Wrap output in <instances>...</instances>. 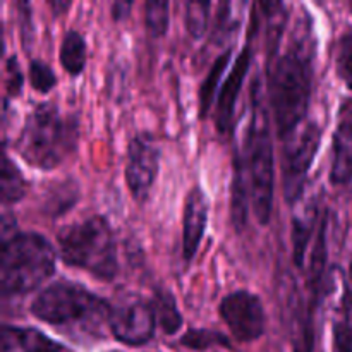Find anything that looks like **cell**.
Returning a JSON list of instances; mask_svg holds the SVG:
<instances>
[{"label": "cell", "instance_id": "obj_1", "mask_svg": "<svg viewBox=\"0 0 352 352\" xmlns=\"http://www.w3.org/2000/svg\"><path fill=\"white\" fill-rule=\"evenodd\" d=\"M316 38L308 12L298 17L282 54L268 72V95L278 138L298 129L308 116L315 79ZM272 57V58H274Z\"/></svg>", "mask_w": 352, "mask_h": 352}, {"label": "cell", "instance_id": "obj_2", "mask_svg": "<svg viewBox=\"0 0 352 352\" xmlns=\"http://www.w3.org/2000/svg\"><path fill=\"white\" fill-rule=\"evenodd\" d=\"M112 305L76 282L58 280L45 287L31 302L36 320L67 333V336L98 337L110 329Z\"/></svg>", "mask_w": 352, "mask_h": 352}, {"label": "cell", "instance_id": "obj_3", "mask_svg": "<svg viewBox=\"0 0 352 352\" xmlns=\"http://www.w3.org/2000/svg\"><path fill=\"white\" fill-rule=\"evenodd\" d=\"M260 82L254 79L251 89L250 124L244 133V148H237L243 157L251 192V208L260 226H268L274 212L275 151L268 113L260 98Z\"/></svg>", "mask_w": 352, "mask_h": 352}, {"label": "cell", "instance_id": "obj_4", "mask_svg": "<svg viewBox=\"0 0 352 352\" xmlns=\"http://www.w3.org/2000/svg\"><path fill=\"white\" fill-rule=\"evenodd\" d=\"M78 141L79 122L76 116L62 113L55 103H38L17 136L16 151L31 167L54 170L67 160Z\"/></svg>", "mask_w": 352, "mask_h": 352}, {"label": "cell", "instance_id": "obj_5", "mask_svg": "<svg viewBox=\"0 0 352 352\" xmlns=\"http://www.w3.org/2000/svg\"><path fill=\"white\" fill-rule=\"evenodd\" d=\"M57 253L38 232H14L2 239L0 289L3 296H26L55 274Z\"/></svg>", "mask_w": 352, "mask_h": 352}, {"label": "cell", "instance_id": "obj_6", "mask_svg": "<svg viewBox=\"0 0 352 352\" xmlns=\"http://www.w3.org/2000/svg\"><path fill=\"white\" fill-rule=\"evenodd\" d=\"M58 254L69 267L81 268L95 278L110 282L119 272L117 241L112 226L102 215L65 226L57 234Z\"/></svg>", "mask_w": 352, "mask_h": 352}, {"label": "cell", "instance_id": "obj_7", "mask_svg": "<svg viewBox=\"0 0 352 352\" xmlns=\"http://www.w3.org/2000/svg\"><path fill=\"white\" fill-rule=\"evenodd\" d=\"M322 144V127L315 120H305L284 138L282 151V184L285 201L294 206L305 195L306 179Z\"/></svg>", "mask_w": 352, "mask_h": 352}, {"label": "cell", "instance_id": "obj_8", "mask_svg": "<svg viewBox=\"0 0 352 352\" xmlns=\"http://www.w3.org/2000/svg\"><path fill=\"white\" fill-rule=\"evenodd\" d=\"M157 313L151 299L141 296H124L110 309V332L127 346H144L155 337Z\"/></svg>", "mask_w": 352, "mask_h": 352}, {"label": "cell", "instance_id": "obj_9", "mask_svg": "<svg viewBox=\"0 0 352 352\" xmlns=\"http://www.w3.org/2000/svg\"><path fill=\"white\" fill-rule=\"evenodd\" d=\"M219 313L237 342H254L265 333L267 313L263 302L248 289H239L223 296Z\"/></svg>", "mask_w": 352, "mask_h": 352}, {"label": "cell", "instance_id": "obj_10", "mask_svg": "<svg viewBox=\"0 0 352 352\" xmlns=\"http://www.w3.org/2000/svg\"><path fill=\"white\" fill-rule=\"evenodd\" d=\"M160 168V148L150 133H138L127 143L124 177L134 201L144 203Z\"/></svg>", "mask_w": 352, "mask_h": 352}, {"label": "cell", "instance_id": "obj_11", "mask_svg": "<svg viewBox=\"0 0 352 352\" xmlns=\"http://www.w3.org/2000/svg\"><path fill=\"white\" fill-rule=\"evenodd\" d=\"M256 26H258V21L253 12L246 45H244L243 50L239 52L232 69H230L229 76H227L226 82H223L222 88H220L219 100H217V109H215V127L217 131H219V134H222V136H229L234 129L236 103L241 95V89H243L244 79H246L248 72H250L251 60H253V36L254 33H256Z\"/></svg>", "mask_w": 352, "mask_h": 352}, {"label": "cell", "instance_id": "obj_12", "mask_svg": "<svg viewBox=\"0 0 352 352\" xmlns=\"http://www.w3.org/2000/svg\"><path fill=\"white\" fill-rule=\"evenodd\" d=\"M208 198L201 186H192L186 195L182 208V258L186 263L195 260L206 226H208Z\"/></svg>", "mask_w": 352, "mask_h": 352}, {"label": "cell", "instance_id": "obj_13", "mask_svg": "<svg viewBox=\"0 0 352 352\" xmlns=\"http://www.w3.org/2000/svg\"><path fill=\"white\" fill-rule=\"evenodd\" d=\"M0 352H72L55 342L36 329L3 325L0 337Z\"/></svg>", "mask_w": 352, "mask_h": 352}, {"label": "cell", "instance_id": "obj_14", "mask_svg": "<svg viewBox=\"0 0 352 352\" xmlns=\"http://www.w3.org/2000/svg\"><path fill=\"white\" fill-rule=\"evenodd\" d=\"M332 167L330 181L336 186H346L352 181V113L340 117L333 133Z\"/></svg>", "mask_w": 352, "mask_h": 352}, {"label": "cell", "instance_id": "obj_15", "mask_svg": "<svg viewBox=\"0 0 352 352\" xmlns=\"http://www.w3.org/2000/svg\"><path fill=\"white\" fill-rule=\"evenodd\" d=\"M251 192L250 182H248L246 168H244L243 157L236 148L232 160V184H230V220L237 232H243L248 226V215H250Z\"/></svg>", "mask_w": 352, "mask_h": 352}, {"label": "cell", "instance_id": "obj_16", "mask_svg": "<svg viewBox=\"0 0 352 352\" xmlns=\"http://www.w3.org/2000/svg\"><path fill=\"white\" fill-rule=\"evenodd\" d=\"M316 219H318V213H316V208L313 205L306 206L299 215L292 217V260H294V265L299 270L305 268V254L306 250H308L309 239H311L313 232L316 230Z\"/></svg>", "mask_w": 352, "mask_h": 352}, {"label": "cell", "instance_id": "obj_17", "mask_svg": "<svg viewBox=\"0 0 352 352\" xmlns=\"http://www.w3.org/2000/svg\"><path fill=\"white\" fill-rule=\"evenodd\" d=\"M86 54L88 52H86L85 36L79 31L69 30L62 38L60 50H58V60L64 71L72 78L81 74L86 67V58H88Z\"/></svg>", "mask_w": 352, "mask_h": 352}, {"label": "cell", "instance_id": "obj_18", "mask_svg": "<svg viewBox=\"0 0 352 352\" xmlns=\"http://www.w3.org/2000/svg\"><path fill=\"white\" fill-rule=\"evenodd\" d=\"M28 182L24 179L23 172L16 165V162L3 153L2 158V172H0V196H2V205H16L26 196Z\"/></svg>", "mask_w": 352, "mask_h": 352}, {"label": "cell", "instance_id": "obj_19", "mask_svg": "<svg viewBox=\"0 0 352 352\" xmlns=\"http://www.w3.org/2000/svg\"><path fill=\"white\" fill-rule=\"evenodd\" d=\"M151 302H153L155 313H157L158 327L167 336L177 333L181 330L184 320H182L181 311L177 308V302H175V298L170 294V291H167V289H157L155 296L151 298Z\"/></svg>", "mask_w": 352, "mask_h": 352}, {"label": "cell", "instance_id": "obj_20", "mask_svg": "<svg viewBox=\"0 0 352 352\" xmlns=\"http://www.w3.org/2000/svg\"><path fill=\"white\" fill-rule=\"evenodd\" d=\"M230 57H232V48L229 47L217 57V60L213 62L208 74H206L205 81H203L201 88H199V117H201V119H205V117L208 116L210 109H212L217 86H219L223 71H226V67L229 65Z\"/></svg>", "mask_w": 352, "mask_h": 352}, {"label": "cell", "instance_id": "obj_21", "mask_svg": "<svg viewBox=\"0 0 352 352\" xmlns=\"http://www.w3.org/2000/svg\"><path fill=\"white\" fill-rule=\"evenodd\" d=\"M167 0H153L144 3V24L148 33L153 38H162L167 34L168 23H170V12H168Z\"/></svg>", "mask_w": 352, "mask_h": 352}, {"label": "cell", "instance_id": "obj_22", "mask_svg": "<svg viewBox=\"0 0 352 352\" xmlns=\"http://www.w3.org/2000/svg\"><path fill=\"white\" fill-rule=\"evenodd\" d=\"M210 2H186V30L195 40L205 36L208 30V17H210Z\"/></svg>", "mask_w": 352, "mask_h": 352}, {"label": "cell", "instance_id": "obj_23", "mask_svg": "<svg viewBox=\"0 0 352 352\" xmlns=\"http://www.w3.org/2000/svg\"><path fill=\"white\" fill-rule=\"evenodd\" d=\"M28 78H30L31 88L36 89L41 95H47L52 89L57 86V76H55L54 69L43 60L33 58L28 67Z\"/></svg>", "mask_w": 352, "mask_h": 352}, {"label": "cell", "instance_id": "obj_24", "mask_svg": "<svg viewBox=\"0 0 352 352\" xmlns=\"http://www.w3.org/2000/svg\"><path fill=\"white\" fill-rule=\"evenodd\" d=\"M76 199H78V188L71 181H67L64 184L55 186L54 191H50L45 208L50 210L52 217L62 215V213L72 208Z\"/></svg>", "mask_w": 352, "mask_h": 352}, {"label": "cell", "instance_id": "obj_25", "mask_svg": "<svg viewBox=\"0 0 352 352\" xmlns=\"http://www.w3.org/2000/svg\"><path fill=\"white\" fill-rule=\"evenodd\" d=\"M336 71L340 81L352 91V31L340 36L337 43Z\"/></svg>", "mask_w": 352, "mask_h": 352}, {"label": "cell", "instance_id": "obj_26", "mask_svg": "<svg viewBox=\"0 0 352 352\" xmlns=\"http://www.w3.org/2000/svg\"><path fill=\"white\" fill-rule=\"evenodd\" d=\"M179 342L182 346L189 347V349H196V351H203L206 347L217 346V344H222V346H229V340L227 337H223L222 333L213 332V330H206V329H191L181 337Z\"/></svg>", "mask_w": 352, "mask_h": 352}, {"label": "cell", "instance_id": "obj_27", "mask_svg": "<svg viewBox=\"0 0 352 352\" xmlns=\"http://www.w3.org/2000/svg\"><path fill=\"white\" fill-rule=\"evenodd\" d=\"M332 352H352V322L347 316L333 323Z\"/></svg>", "mask_w": 352, "mask_h": 352}, {"label": "cell", "instance_id": "obj_28", "mask_svg": "<svg viewBox=\"0 0 352 352\" xmlns=\"http://www.w3.org/2000/svg\"><path fill=\"white\" fill-rule=\"evenodd\" d=\"M6 69H7V91H9L10 98H16V96L21 93V89H23V85H24V76L23 72H21L19 62H17L16 55H10V57L7 58Z\"/></svg>", "mask_w": 352, "mask_h": 352}, {"label": "cell", "instance_id": "obj_29", "mask_svg": "<svg viewBox=\"0 0 352 352\" xmlns=\"http://www.w3.org/2000/svg\"><path fill=\"white\" fill-rule=\"evenodd\" d=\"M232 3L226 2L222 6H219V12H217V19H215V40L220 36L222 40L223 36L230 34L234 31V28L237 26V23L232 21Z\"/></svg>", "mask_w": 352, "mask_h": 352}, {"label": "cell", "instance_id": "obj_30", "mask_svg": "<svg viewBox=\"0 0 352 352\" xmlns=\"http://www.w3.org/2000/svg\"><path fill=\"white\" fill-rule=\"evenodd\" d=\"M131 7H133V2H122V0H117L110 6V16H112L113 21H124L129 17Z\"/></svg>", "mask_w": 352, "mask_h": 352}, {"label": "cell", "instance_id": "obj_31", "mask_svg": "<svg viewBox=\"0 0 352 352\" xmlns=\"http://www.w3.org/2000/svg\"><path fill=\"white\" fill-rule=\"evenodd\" d=\"M52 10H54V16H62L65 10L71 7V2H64V0H55V2H50Z\"/></svg>", "mask_w": 352, "mask_h": 352}]
</instances>
